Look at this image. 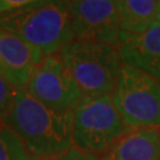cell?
<instances>
[{
  "label": "cell",
  "instance_id": "cell-1",
  "mask_svg": "<svg viewBox=\"0 0 160 160\" xmlns=\"http://www.w3.org/2000/svg\"><path fill=\"white\" fill-rule=\"evenodd\" d=\"M4 125L22 139L31 157L51 158L74 147L72 112L52 110L26 90H18L11 114Z\"/></svg>",
  "mask_w": 160,
  "mask_h": 160
},
{
  "label": "cell",
  "instance_id": "cell-2",
  "mask_svg": "<svg viewBox=\"0 0 160 160\" xmlns=\"http://www.w3.org/2000/svg\"><path fill=\"white\" fill-rule=\"evenodd\" d=\"M0 28L43 53L56 55L74 40L68 1L31 0L28 5L0 14Z\"/></svg>",
  "mask_w": 160,
  "mask_h": 160
},
{
  "label": "cell",
  "instance_id": "cell-3",
  "mask_svg": "<svg viewBox=\"0 0 160 160\" xmlns=\"http://www.w3.org/2000/svg\"><path fill=\"white\" fill-rule=\"evenodd\" d=\"M58 55L84 97L113 94L122 65L118 48L72 40Z\"/></svg>",
  "mask_w": 160,
  "mask_h": 160
},
{
  "label": "cell",
  "instance_id": "cell-4",
  "mask_svg": "<svg viewBox=\"0 0 160 160\" xmlns=\"http://www.w3.org/2000/svg\"><path fill=\"white\" fill-rule=\"evenodd\" d=\"M128 131L112 95L83 97L72 112L74 147L87 153L101 155Z\"/></svg>",
  "mask_w": 160,
  "mask_h": 160
},
{
  "label": "cell",
  "instance_id": "cell-5",
  "mask_svg": "<svg viewBox=\"0 0 160 160\" xmlns=\"http://www.w3.org/2000/svg\"><path fill=\"white\" fill-rule=\"evenodd\" d=\"M112 98L129 129L160 131V80L122 64Z\"/></svg>",
  "mask_w": 160,
  "mask_h": 160
},
{
  "label": "cell",
  "instance_id": "cell-6",
  "mask_svg": "<svg viewBox=\"0 0 160 160\" xmlns=\"http://www.w3.org/2000/svg\"><path fill=\"white\" fill-rule=\"evenodd\" d=\"M25 90L45 107L62 113L74 112L84 97L58 53L43 58Z\"/></svg>",
  "mask_w": 160,
  "mask_h": 160
},
{
  "label": "cell",
  "instance_id": "cell-7",
  "mask_svg": "<svg viewBox=\"0 0 160 160\" xmlns=\"http://www.w3.org/2000/svg\"><path fill=\"white\" fill-rule=\"evenodd\" d=\"M74 40L118 48L119 20L116 1L72 0L68 1Z\"/></svg>",
  "mask_w": 160,
  "mask_h": 160
},
{
  "label": "cell",
  "instance_id": "cell-8",
  "mask_svg": "<svg viewBox=\"0 0 160 160\" xmlns=\"http://www.w3.org/2000/svg\"><path fill=\"white\" fill-rule=\"evenodd\" d=\"M43 53L0 28V75L17 90H25Z\"/></svg>",
  "mask_w": 160,
  "mask_h": 160
},
{
  "label": "cell",
  "instance_id": "cell-9",
  "mask_svg": "<svg viewBox=\"0 0 160 160\" xmlns=\"http://www.w3.org/2000/svg\"><path fill=\"white\" fill-rule=\"evenodd\" d=\"M122 64L160 80V22L155 20L143 33L119 40Z\"/></svg>",
  "mask_w": 160,
  "mask_h": 160
},
{
  "label": "cell",
  "instance_id": "cell-10",
  "mask_svg": "<svg viewBox=\"0 0 160 160\" xmlns=\"http://www.w3.org/2000/svg\"><path fill=\"white\" fill-rule=\"evenodd\" d=\"M98 160H160V131L131 129L98 155Z\"/></svg>",
  "mask_w": 160,
  "mask_h": 160
},
{
  "label": "cell",
  "instance_id": "cell-11",
  "mask_svg": "<svg viewBox=\"0 0 160 160\" xmlns=\"http://www.w3.org/2000/svg\"><path fill=\"white\" fill-rule=\"evenodd\" d=\"M121 38L143 33L155 22L158 1L155 0H119L116 1Z\"/></svg>",
  "mask_w": 160,
  "mask_h": 160
},
{
  "label": "cell",
  "instance_id": "cell-12",
  "mask_svg": "<svg viewBox=\"0 0 160 160\" xmlns=\"http://www.w3.org/2000/svg\"><path fill=\"white\" fill-rule=\"evenodd\" d=\"M22 139L8 126L0 125V160H31Z\"/></svg>",
  "mask_w": 160,
  "mask_h": 160
},
{
  "label": "cell",
  "instance_id": "cell-13",
  "mask_svg": "<svg viewBox=\"0 0 160 160\" xmlns=\"http://www.w3.org/2000/svg\"><path fill=\"white\" fill-rule=\"evenodd\" d=\"M18 90L0 75V125L11 114Z\"/></svg>",
  "mask_w": 160,
  "mask_h": 160
},
{
  "label": "cell",
  "instance_id": "cell-14",
  "mask_svg": "<svg viewBox=\"0 0 160 160\" xmlns=\"http://www.w3.org/2000/svg\"><path fill=\"white\" fill-rule=\"evenodd\" d=\"M31 160H98V155L87 153V152L77 149L76 147H72L71 149H69L62 154L56 155V157H51V158H36V157H32Z\"/></svg>",
  "mask_w": 160,
  "mask_h": 160
},
{
  "label": "cell",
  "instance_id": "cell-15",
  "mask_svg": "<svg viewBox=\"0 0 160 160\" xmlns=\"http://www.w3.org/2000/svg\"><path fill=\"white\" fill-rule=\"evenodd\" d=\"M31 0H0V14L28 5Z\"/></svg>",
  "mask_w": 160,
  "mask_h": 160
},
{
  "label": "cell",
  "instance_id": "cell-16",
  "mask_svg": "<svg viewBox=\"0 0 160 160\" xmlns=\"http://www.w3.org/2000/svg\"><path fill=\"white\" fill-rule=\"evenodd\" d=\"M155 20L160 22V0L158 1V10H157V16H155Z\"/></svg>",
  "mask_w": 160,
  "mask_h": 160
}]
</instances>
